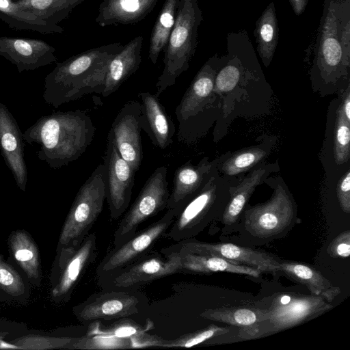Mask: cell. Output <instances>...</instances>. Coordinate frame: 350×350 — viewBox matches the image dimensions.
Returning <instances> with one entry per match:
<instances>
[{
    "label": "cell",
    "instance_id": "8fae6325",
    "mask_svg": "<svg viewBox=\"0 0 350 350\" xmlns=\"http://www.w3.org/2000/svg\"><path fill=\"white\" fill-rule=\"evenodd\" d=\"M96 235L89 233L77 246L57 250L51 274V297L55 301H68L85 269L96 254Z\"/></svg>",
    "mask_w": 350,
    "mask_h": 350
},
{
    "label": "cell",
    "instance_id": "f35d334b",
    "mask_svg": "<svg viewBox=\"0 0 350 350\" xmlns=\"http://www.w3.org/2000/svg\"><path fill=\"white\" fill-rule=\"evenodd\" d=\"M239 78L238 68L233 66H228L222 69L215 81L214 92H217L221 88H232Z\"/></svg>",
    "mask_w": 350,
    "mask_h": 350
},
{
    "label": "cell",
    "instance_id": "8d00e7d4",
    "mask_svg": "<svg viewBox=\"0 0 350 350\" xmlns=\"http://www.w3.org/2000/svg\"><path fill=\"white\" fill-rule=\"evenodd\" d=\"M0 288L9 295L18 297L25 293V285L20 274L0 256Z\"/></svg>",
    "mask_w": 350,
    "mask_h": 350
},
{
    "label": "cell",
    "instance_id": "5b68a950",
    "mask_svg": "<svg viewBox=\"0 0 350 350\" xmlns=\"http://www.w3.org/2000/svg\"><path fill=\"white\" fill-rule=\"evenodd\" d=\"M217 70L215 59L211 58L198 72L176 107L179 142L191 144L204 133L205 114L215 96Z\"/></svg>",
    "mask_w": 350,
    "mask_h": 350
},
{
    "label": "cell",
    "instance_id": "e0dca14e",
    "mask_svg": "<svg viewBox=\"0 0 350 350\" xmlns=\"http://www.w3.org/2000/svg\"><path fill=\"white\" fill-rule=\"evenodd\" d=\"M24 142L16 120L7 106L0 102V152L22 191H26L27 183Z\"/></svg>",
    "mask_w": 350,
    "mask_h": 350
},
{
    "label": "cell",
    "instance_id": "4dcf8cb0",
    "mask_svg": "<svg viewBox=\"0 0 350 350\" xmlns=\"http://www.w3.org/2000/svg\"><path fill=\"white\" fill-rule=\"evenodd\" d=\"M254 35L259 55L267 67L272 60L278 40V21L273 2L267 7L256 21Z\"/></svg>",
    "mask_w": 350,
    "mask_h": 350
},
{
    "label": "cell",
    "instance_id": "836d02e7",
    "mask_svg": "<svg viewBox=\"0 0 350 350\" xmlns=\"http://www.w3.org/2000/svg\"><path fill=\"white\" fill-rule=\"evenodd\" d=\"M325 33L321 46V65L328 75L335 71L341 62L343 64L346 62L342 57V46L336 36V18L332 25V35L326 31Z\"/></svg>",
    "mask_w": 350,
    "mask_h": 350
},
{
    "label": "cell",
    "instance_id": "e575fe53",
    "mask_svg": "<svg viewBox=\"0 0 350 350\" xmlns=\"http://www.w3.org/2000/svg\"><path fill=\"white\" fill-rule=\"evenodd\" d=\"M350 122L346 118L341 105L336 110L334 154L335 161L340 165L347 162L350 152Z\"/></svg>",
    "mask_w": 350,
    "mask_h": 350
},
{
    "label": "cell",
    "instance_id": "5bb4252c",
    "mask_svg": "<svg viewBox=\"0 0 350 350\" xmlns=\"http://www.w3.org/2000/svg\"><path fill=\"white\" fill-rule=\"evenodd\" d=\"M103 159L105 166L106 200L110 217L117 219L129 208L135 172L120 156L109 137Z\"/></svg>",
    "mask_w": 350,
    "mask_h": 350
},
{
    "label": "cell",
    "instance_id": "4fadbf2b",
    "mask_svg": "<svg viewBox=\"0 0 350 350\" xmlns=\"http://www.w3.org/2000/svg\"><path fill=\"white\" fill-rule=\"evenodd\" d=\"M142 296L132 291L104 289L88 297L73 308L81 323L128 318L139 311Z\"/></svg>",
    "mask_w": 350,
    "mask_h": 350
},
{
    "label": "cell",
    "instance_id": "6da1fadb",
    "mask_svg": "<svg viewBox=\"0 0 350 350\" xmlns=\"http://www.w3.org/2000/svg\"><path fill=\"white\" fill-rule=\"evenodd\" d=\"M91 117L83 110L57 111L41 116L23 133L25 142L38 146V158L53 169L79 159L96 133Z\"/></svg>",
    "mask_w": 350,
    "mask_h": 350
},
{
    "label": "cell",
    "instance_id": "ab89813d",
    "mask_svg": "<svg viewBox=\"0 0 350 350\" xmlns=\"http://www.w3.org/2000/svg\"><path fill=\"white\" fill-rule=\"evenodd\" d=\"M337 198L342 210L350 213V171L342 176L336 188Z\"/></svg>",
    "mask_w": 350,
    "mask_h": 350
},
{
    "label": "cell",
    "instance_id": "b9f144b4",
    "mask_svg": "<svg viewBox=\"0 0 350 350\" xmlns=\"http://www.w3.org/2000/svg\"><path fill=\"white\" fill-rule=\"evenodd\" d=\"M289 1L297 15H300L304 12L308 3V0H289Z\"/></svg>",
    "mask_w": 350,
    "mask_h": 350
},
{
    "label": "cell",
    "instance_id": "7c38bea8",
    "mask_svg": "<svg viewBox=\"0 0 350 350\" xmlns=\"http://www.w3.org/2000/svg\"><path fill=\"white\" fill-rule=\"evenodd\" d=\"M177 214L175 208L167 210L159 219L143 230L113 245L97 266V276L100 278L118 270L150 252L156 242L165 235Z\"/></svg>",
    "mask_w": 350,
    "mask_h": 350
},
{
    "label": "cell",
    "instance_id": "74e56055",
    "mask_svg": "<svg viewBox=\"0 0 350 350\" xmlns=\"http://www.w3.org/2000/svg\"><path fill=\"white\" fill-rule=\"evenodd\" d=\"M327 253L333 258H347L350 255V230L337 236L329 245Z\"/></svg>",
    "mask_w": 350,
    "mask_h": 350
},
{
    "label": "cell",
    "instance_id": "f546056e",
    "mask_svg": "<svg viewBox=\"0 0 350 350\" xmlns=\"http://www.w3.org/2000/svg\"><path fill=\"white\" fill-rule=\"evenodd\" d=\"M85 0H14L21 10L47 23L58 25Z\"/></svg>",
    "mask_w": 350,
    "mask_h": 350
},
{
    "label": "cell",
    "instance_id": "3957f363",
    "mask_svg": "<svg viewBox=\"0 0 350 350\" xmlns=\"http://www.w3.org/2000/svg\"><path fill=\"white\" fill-rule=\"evenodd\" d=\"M219 173L216 167L201 189L176 215L165 234L172 241L194 238L213 221L221 218L232 185Z\"/></svg>",
    "mask_w": 350,
    "mask_h": 350
},
{
    "label": "cell",
    "instance_id": "f1b7e54d",
    "mask_svg": "<svg viewBox=\"0 0 350 350\" xmlns=\"http://www.w3.org/2000/svg\"><path fill=\"white\" fill-rule=\"evenodd\" d=\"M180 0H165L153 26L148 51V57L156 65L159 54L163 51L175 23Z\"/></svg>",
    "mask_w": 350,
    "mask_h": 350
},
{
    "label": "cell",
    "instance_id": "484cf974",
    "mask_svg": "<svg viewBox=\"0 0 350 350\" xmlns=\"http://www.w3.org/2000/svg\"><path fill=\"white\" fill-rule=\"evenodd\" d=\"M280 271L304 284L310 293L332 302L340 294V288L334 286L315 269L297 262H279Z\"/></svg>",
    "mask_w": 350,
    "mask_h": 350
},
{
    "label": "cell",
    "instance_id": "7402d4cb",
    "mask_svg": "<svg viewBox=\"0 0 350 350\" xmlns=\"http://www.w3.org/2000/svg\"><path fill=\"white\" fill-rule=\"evenodd\" d=\"M200 316L238 327L239 336L244 339L258 337L260 324L269 318L266 308L236 306L207 309Z\"/></svg>",
    "mask_w": 350,
    "mask_h": 350
},
{
    "label": "cell",
    "instance_id": "277c9868",
    "mask_svg": "<svg viewBox=\"0 0 350 350\" xmlns=\"http://www.w3.org/2000/svg\"><path fill=\"white\" fill-rule=\"evenodd\" d=\"M202 20L198 0L179 1L175 23L163 51L164 68L156 83L157 96L174 85L177 78L189 68L196 49L198 29Z\"/></svg>",
    "mask_w": 350,
    "mask_h": 350
},
{
    "label": "cell",
    "instance_id": "d4e9b609",
    "mask_svg": "<svg viewBox=\"0 0 350 350\" xmlns=\"http://www.w3.org/2000/svg\"><path fill=\"white\" fill-rule=\"evenodd\" d=\"M176 252L180 255L183 270L185 273L210 274L222 271L246 275L253 278H258L262 273L257 268L240 265L217 256Z\"/></svg>",
    "mask_w": 350,
    "mask_h": 350
},
{
    "label": "cell",
    "instance_id": "9c48e42d",
    "mask_svg": "<svg viewBox=\"0 0 350 350\" xmlns=\"http://www.w3.org/2000/svg\"><path fill=\"white\" fill-rule=\"evenodd\" d=\"M167 167H158L148 178L113 233V245L128 240L145 221L167 208L170 197Z\"/></svg>",
    "mask_w": 350,
    "mask_h": 350
},
{
    "label": "cell",
    "instance_id": "d6a6232c",
    "mask_svg": "<svg viewBox=\"0 0 350 350\" xmlns=\"http://www.w3.org/2000/svg\"><path fill=\"white\" fill-rule=\"evenodd\" d=\"M75 338L72 337H53L38 334H29L15 339L11 343L16 347V349H69Z\"/></svg>",
    "mask_w": 350,
    "mask_h": 350
},
{
    "label": "cell",
    "instance_id": "7bdbcfd3",
    "mask_svg": "<svg viewBox=\"0 0 350 350\" xmlns=\"http://www.w3.org/2000/svg\"><path fill=\"white\" fill-rule=\"evenodd\" d=\"M1 335H2V334H1V332H0V338H1V337H2V336H1Z\"/></svg>",
    "mask_w": 350,
    "mask_h": 350
},
{
    "label": "cell",
    "instance_id": "603a6c76",
    "mask_svg": "<svg viewBox=\"0 0 350 350\" xmlns=\"http://www.w3.org/2000/svg\"><path fill=\"white\" fill-rule=\"evenodd\" d=\"M142 36L132 39L111 60L101 95L109 96L139 69L142 62Z\"/></svg>",
    "mask_w": 350,
    "mask_h": 350
},
{
    "label": "cell",
    "instance_id": "ac0fdd59",
    "mask_svg": "<svg viewBox=\"0 0 350 350\" xmlns=\"http://www.w3.org/2000/svg\"><path fill=\"white\" fill-rule=\"evenodd\" d=\"M55 49L32 38L0 36V56L14 64L19 73L56 62Z\"/></svg>",
    "mask_w": 350,
    "mask_h": 350
},
{
    "label": "cell",
    "instance_id": "83f0119b",
    "mask_svg": "<svg viewBox=\"0 0 350 350\" xmlns=\"http://www.w3.org/2000/svg\"><path fill=\"white\" fill-rule=\"evenodd\" d=\"M0 19L16 30H31L42 34L62 33L64 28L49 23L19 8L14 0H0Z\"/></svg>",
    "mask_w": 350,
    "mask_h": 350
},
{
    "label": "cell",
    "instance_id": "9a60e30c",
    "mask_svg": "<svg viewBox=\"0 0 350 350\" xmlns=\"http://www.w3.org/2000/svg\"><path fill=\"white\" fill-rule=\"evenodd\" d=\"M163 249L167 251L217 256L240 265L257 268L262 272L280 271V261L273 256L266 252L232 243H211L191 238L178 241L176 244Z\"/></svg>",
    "mask_w": 350,
    "mask_h": 350
},
{
    "label": "cell",
    "instance_id": "4316f807",
    "mask_svg": "<svg viewBox=\"0 0 350 350\" xmlns=\"http://www.w3.org/2000/svg\"><path fill=\"white\" fill-rule=\"evenodd\" d=\"M11 253L16 263L34 284L41 280L40 258L38 248L31 237L25 230L12 232L8 239Z\"/></svg>",
    "mask_w": 350,
    "mask_h": 350
},
{
    "label": "cell",
    "instance_id": "60d3db41",
    "mask_svg": "<svg viewBox=\"0 0 350 350\" xmlns=\"http://www.w3.org/2000/svg\"><path fill=\"white\" fill-rule=\"evenodd\" d=\"M340 105L346 118L350 122V91L349 86L343 94Z\"/></svg>",
    "mask_w": 350,
    "mask_h": 350
},
{
    "label": "cell",
    "instance_id": "d590c367",
    "mask_svg": "<svg viewBox=\"0 0 350 350\" xmlns=\"http://www.w3.org/2000/svg\"><path fill=\"white\" fill-rule=\"evenodd\" d=\"M229 328L211 324L206 328L183 335L176 339L172 340H164L161 347H191L203 343L213 338L229 333L230 331Z\"/></svg>",
    "mask_w": 350,
    "mask_h": 350
},
{
    "label": "cell",
    "instance_id": "52a82bcc",
    "mask_svg": "<svg viewBox=\"0 0 350 350\" xmlns=\"http://www.w3.org/2000/svg\"><path fill=\"white\" fill-rule=\"evenodd\" d=\"M241 219L246 235L270 241L284 235L295 224L296 206L286 186L280 183L268 201L244 209Z\"/></svg>",
    "mask_w": 350,
    "mask_h": 350
},
{
    "label": "cell",
    "instance_id": "2e32d148",
    "mask_svg": "<svg viewBox=\"0 0 350 350\" xmlns=\"http://www.w3.org/2000/svg\"><path fill=\"white\" fill-rule=\"evenodd\" d=\"M140 113L141 103L128 101L118 113L107 135L120 156L135 172L139 170L143 158Z\"/></svg>",
    "mask_w": 350,
    "mask_h": 350
},
{
    "label": "cell",
    "instance_id": "1f68e13d",
    "mask_svg": "<svg viewBox=\"0 0 350 350\" xmlns=\"http://www.w3.org/2000/svg\"><path fill=\"white\" fill-rule=\"evenodd\" d=\"M267 154V149L262 146L247 148L234 152L220 164L217 163V167L226 176H234L255 167Z\"/></svg>",
    "mask_w": 350,
    "mask_h": 350
},
{
    "label": "cell",
    "instance_id": "ba28073f",
    "mask_svg": "<svg viewBox=\"0 0 350 350\" xmlns=\"http://www.w3.org/2000/svg\"><path fill=\"white\" fill-rule=\"evenodd\" d=\"M149 252L133 262L98 278L103 289L132 291L156 280L183 272L181 257L176 251Z\"/></svg>",
    "mask_w": 350,
    "mask_h": 350
},
{
    "label": "cell",
    "instance_id": "30bf717a",
    "mask_svg": "<svg viewBox=\"0 0 350 350\" xmlns=\"http://www.w3.org/2000/svg\"><path fill=\"white\" fill-rule=\"evenodd\" d=\"M332 308L330 302L321 296L280 293L267 309L269 318L260 324L258 337L293 327Z\"/></svg>",
    "mask_w": 350,
    "mask_h": 350
},
{
    "label": "cell",
    "instance_id": "8992f818",
    "mask_svg": "<svg viewBox=\"0 0 350 350\" xmlns=\"http://www.w3.org/2000/svg\"><path fill=\"white\" fill-rule=\"evenodd\" d=\"M105 199V166L100 163L75 196L62 226L57 250L83 241L101 213Z\"/></svg>",
    "mask_w": 350,
    "mask_h": 350
},
{
    "label": "cell",
    "instance_id": "44dd1931",
    "mask_svg": "<svg viewBox=\"0 0 350 350\" xmlns=\"http://www.w3.org/2000/svg\"><path fill=\"white\" fill-rule=\"evenodd\" d=\"M159 0H103L96 22L102 27L136 24L144 20Z\"/></svg>",
    "mask_w": 350,
    "mask_h": 350
},
{
    "label": "cell",
    "instance_id": "ffe728a7",
    "mask_svg": "<svg viewBox=\"0 0 350 350\" xmlns=\"http://www.w3.org/2000/svg\"><path fill=\"white\" fill-rule=\"evenodd\" d=\"M140 124L152 144L161 150L173 143L175 124L159 97L150 92H140Z\"/></svg>",
    "mask_w": 350,
    "mask_h": 350
},
{
    "label": "cell",
    "instance_id": "7a4b0ae2",
    "mask_svg": "<svg viewBox=\"0 0 350 350\" xmlns=\"http://www.w3.org/2000/svg\"><path fill=\"white\" fill-rule=\"evenodd\" d=\"M122 47L120 42L110 43L57 63L44 79L45 103L57 108L89 94H101L109 63Z\"/></svg>",
    "mask_w": 350,
    "mask_h": 350
},
{
    "label": "cell",
    "instance_id": "cb8c5ba5",
    "mask_svg": "<svg viewBox=\"0 0 350 350\" xmlns=\"http://www.w3.org/2000/svg\"><path fill=\"white\" fill-rule=\"evenodd\" d=\"M275 167L273 164L262 165L255 168L236 187H232L230 200L221 217L224 230L230 231L237 224L255 188L265 180Z\"/></svg>",
    "mask_w": 350,
    "mask_h": 350
},
{
    "label": "cell",
    "instance_id": "d6986e66",
    "mask_svg": "<svg viewBox=\"0 0 350 350\" xmlns=\"http://www.w3.org/2000/svg\"><path fill=\"white\" fill-rule=\"evenodd\" d=\"M217 164V161H210L208 157H204L197 165L187 161L178 167L174 172L167 210L175 208L178 213L208 180Z\"/></svg>",
    "mask_w": 350,
    "mask_h": 350
}]
</instances>
